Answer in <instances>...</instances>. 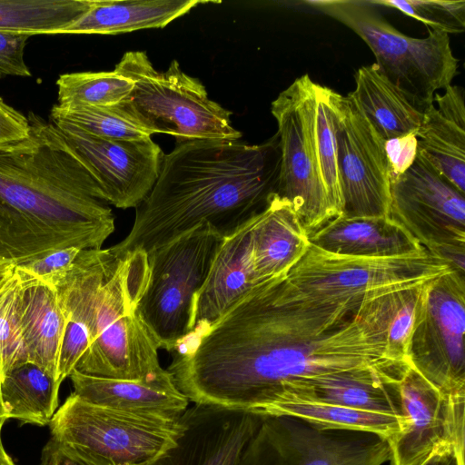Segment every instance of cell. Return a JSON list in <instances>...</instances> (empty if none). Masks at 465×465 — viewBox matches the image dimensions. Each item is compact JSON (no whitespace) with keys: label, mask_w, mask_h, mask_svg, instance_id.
Wrapping results in <instances>:
<instances>
[{"label":"cell","mask_w":465,"mask_h":465,"mask_svg":"<svg viewBox=\"0 0 465 465\" xmlns=\"http://www.w3.org/2000/svg\"><path fill=\"white\" fill-rule=\"evenodd\" d=\"M28 361L20 317V281L15 272L0 288V366L3 376ZM2 380V379H1Z\"/></svg>","instance_id":"cell-33"},{"label":"cell","mask_w":465,"mask_h":465,"mask_svg":"<svg viewBox=\"0 0 465 465\" xmlns=\"http://www.w3.org/2000/svg\"><path fill=\"white\" fill-rule=\"evenodd\" d=\"M390 175L404 172L417 156V135L411 134L385 141Z\"/></svg>","instance_id":"cell-39"},{"label":"cell","mask_w":465,"mask_h":465,"mask_svg":"<svg viewBox=\"0 0 465 465\" xmlns=\"http://www.w3.org/2000/svg\"><path fill=\"white\" fill-rule=\"evenodd\" d=\"M402 291L339 296L287 272L264 280L183 341L167 371L195 404L256 413L294 381L356 369L402 376L409 365L388 344Z\"/></svg>","instance_id":"cell-1"},{"label":"cell","mask_w":465,"mask_h":465,"mask_svg":"<svg viewBox=\"0 0 465 465\" xmlns=\"http://www.w3.org/2000/svg\"><path fill=\"white\" fill-rule=\"evenodd\" d=\"M418 465H460L454 448L442 449L433 452Z\"/></svg>","instance_id":"cell-42"},{"label":"cell","mask_w":465,"mask_h":465,"mask_svg":"<svg viewBox=\"0 0 465 465\" xmlns=\"http://www.w3.org/2000/svg\"><path fill=\"white\" fill-rule=\"evenodd\" d=\"M263 414L194 404L179 418L174 443L140 465H240Z\"/></svg>","instance_id":"cell-17"},{"label":"cell","mask_w":465,"mask_h":465,"mask_svg":"<svg viewBox=\"0 0 465 465\" xmlns=\"http://www.w3.org/2000/svg\"><path fill=\"white\" fill-rule=\"evenodd\" d=\"M401 378L376 369L330 373L292 381L272 403L286 400L313 401L403 417Z\"/></svg>","instance_id":"cell-18"},{"label":"cell","mask_w":465,"mask_h":465,"mask_svg":"<svg viewBox=\"0 0 465 465\" xmlns=\"http://www.w3.org/2000/svg\"><path fill=\"white\" fill-rule=\"evenodd\" d=\"M210 1L201 0H93V5L63 34L117 35L162 28Z\"/></svg>","instance_id":"cell-25"},{"label":"cell","mask_w":465,"mask_h":465,"mask_svg":"<svg viewBox=\"0 0 465 465\" xmlns=\"http://www.w3.org/2000/svg\"><path fill=\"white\" fill-rule=\"evenodd\" d=\"M277 134L260 144L193 140L164 154L158 178L136 207L130 232L109 248L149 252L203 223L227 237L262 213L275 193Z\"/></svg>","instance_id":"cell-3"},{"label":"cell","mask_w":465,"mask_h":465,"mask_svg":"<svg viewBox=\"0 0 465 465\" xmlns=\"http://www.w3.org/2000/svg\"><path fill=\"white\" fill-rule=\"evenodd\" d=\"M331 90L315 83V141L322 180L331 208L336 217L342 213L343 205L336 163V140L330 101Z\"/></svg>","instance_id":"cell-32"},{"label":"cell","mask_w":465,"mask_h":465,"mask_svg":"<svg viewBox=\"0 0 465 465\" xmlns=\"http://www.w3.org/2000/svg\"><path fill=\"white\" fill-rule=\"evenodd\" d=\"M359 35L373 53L379 72L419 110L457 74L448 34L429 30L425 38L406 35L392 26L369 1H309Z\"/></svg>","instance_id":"cell-6"},{"label":"cell","mask_w":465,"mask_h":465,"mask_svg":"<svg viewBox=\"0 0 465 465\" xmlns=\"http://www.w3.org/2000/svg\"><path fill=\"white\" fill-rule=\"evenodd\" d=\"M0 144V249L16 265L68 247L100 249L114 217L99 185L51 122Z\"/></svg>","instance_id":"cell-2"},{"label":"cell","mask_w":465,"mask_h":465,"mask_svg":"<svg viewBox=\"0 0 465 465\" xmlns=\"http://www.w3.org/2000/svg\"><path fill=\"white\" fill-rule=\"evenodd\" d=\"M400 391L405 422L387 440L391 465H418L447 448L464 463L465 397L443 394L410 366Z\"/></svg>","instance_id":"cell-15"},{"label":"cell","mask_w":465,"mask_h":465,"mask_svg":"<svg viewBox=\"0 0 465 465\" xmlns=\"http://www.w3.org/2000/svg\"><path fill=\"white\" fill-rule=\"evenodd\" d=\"M114 71L134 83L120 102L151 135L168 134L177 143L193 140H239L232 113L208 97L204 85L183 73L176 60L165 72L157 71L143 51L126 52Z\"/></svg>","instance_id":"cell-5"},{"label":"cell","mask_w":465,"mask_h":465,"mask_svg":"<svg viewBox=\"0 0 465 465\" xmlns=\"http://www.w3.org/2000/svg\"><path fill=\"white\" fill-rule=\"evenodd\" d=\"M89 341V331L84 324L66 320L57 359V381L60 384L74 370Z\"/></svg>","instance_id":"cell-36"},{"label":"cell","mask_w":465,"mask_h":465,"mask_svg":"<svg viewBox=\"0 0 465 465\" xmlns=\"http://www.w3.org/2000/svg\"><path fill=\"white\" fill-rule=\"evenodd\" d=\"M256 216L224 238L203 285L195 294L191 331L183 341L205 331L257 284L253 278L251 248L252 229Z\"/></svg>","instance_id":"cell-19"},{"label":"cell","mask_w":465,"mask_h":465,"mask_svg":"<svg viewBox=\"0 0 465 465\" xmlns=\"http://www.w3.org/2000/svg\"><path fill=\"white\" fill-rule=\"evenodd\" d=\"M41 465H108L53 438L43 449Z\"/></svg>","instance_id":"cell-40"},{"label":"cell","mask_w":465,"mask_h":465,"mask_svg":"<svg viewBox=\"0 0 465 465\" xmlns=\"http://www.w3.org/2000/svg\"><path fill=\"white\" fill-rule=\"evenodd\" d=\"M263 415H289L337 430L371 432L386 440L399 433L405 418L313 401L286 400L266 407Z\"/></svg>","instance_id":"cell-28"},{"label":"cell","mask_w":465,"mask_h":465,"mask_svg":"<svg viewBox=\"0 0 465 465\" xmlns=\"http://www.w3.org/2000/svg\"><path fill=\"white\" fill-rule=\"evenodd\" d=\"M92 5L93 0H0V31L63 34Z\"/></svg>","instance_id":"cell-29"},{"label":"cell","mask_w":465,"mask_h":465,"mask_svg":"<svg viewBox=\"0 0 465 465\" xmlns=\"http://www.w3.org/2000/svg\"><path fill=\"white\" fill-rule=\"evenodd\" d=\"M54 124L73 125L87 134L111 140H139L152 135L118 104L106 106L76 105L51 109Z\"/></svg>","instance_id":"cell-30"},{"label":"cell","mask_w":465,"mask_h":465,"mask_svg":"<svg viewBox=\"0 0 465 465\" xmlns=\"http://www.w3.org/2000/svg\"><path fill=\"white\" fill-rule=\"evenodd\" d=\"M69 378L74 395L98 406L170 418H179L188 409L189 400L168 371L150 381L100 378L76 370Z\"/></svg>","instance_id":"cell-22"},{"label":"cell","mask_w":465,"mask_h":465,"mask_svg":"<svg viewBox=\"0 0 465 465\" xmlns=\"http://www.w3.org/2000/svg\"><path fill=\"white\" fill-rule=\"evenodd\" d=\"M309 235L292 205L275 193L255 219L251 234L256 283L286 273L304 255Z\"/></svg>","instance_id":"cell-23"},{"label":"cell","mask_w":465,"mask_h":465,"mask_svg":"<svg viewBox=\"0 0 465 465\" xmlns=\"http://www.w3.org/2000/svg\"><path fill=\"white\" fill-rule=\"evenodd\" d=\"M450 269L452 268L443 259L428 251L397 257L363 258L330 253L310 243L288 272L329 293L350 295L423 282Z\"/></svg>","instance_id":"cell-14"},{"label":"cell","mask_w":465,"mask_h":465,"mask_svg":"<svg viewBox=\"0 0 465 465\" xmlns=\"http://www.w3.org/2000/svg\"><path fill=\"white\" fill-rule=\"evenodd\" d=\"M429 281L411 286L404 291L390 322L389 351L394 359L406 364H408L407 349L414 323L418 298Z\"/></svg>","instance_id":"cell-35"},{"label":"cell","mask_w":465,"mask_h":465,"mask_svg":"<svg viewBox=\"0 0 465 465\" xmlns=\"http://www.w3.org/2000/svg\"><path fill=\"white\" fill-rule=\"evenodd\" d=\"M25 33L0 31V79L6 76H30L24 53L28 39Z\"/></svg>","instance_id":"cell-38"},{"label":"cell","mask_w":465,"mask_h":465,"mask_svg":"<svg viewBox=\"0 0 465 465\" xmlns=\"http://www.w3.org/2000/svg\"><path fill=\"white\" fill-rule=\"evenodd\" d=\"M27 116L7 104L0 97V144L23 138L28 134Z\"/></svg>","instance_id":"cell-41"},{"label":"cell","mask_w":465,"mask_h":465,"mask_svg":"<svg viewBox=\"0 0 465 465\" xmlns=\"http://www.w3.org/2000/svg\"><path fill=\"white\" fill-rule=\"evenodd\" d=\"M179 418L98 406L72 393L49 425L54 440L99 461L140 465L174 443Z\"/></svg>","instance_id":"cell-8"},{"label":"cell","mask_w":465,"mask_h":465,"mask_svg":"<svg viewBox=\"0 0 465 465\" xmlns=\"http://www.w3.org/2000/svg\"><path fill=\"white\" fill-rule=\"evenodd\" d=\"M15 272L20 281V317L28 361L57 381L58 352L66 319L55 288L18 266Z\"/></svg>","instance_id":"cell-24"},{"label":"cell","mask_w":465,"mask_h":465,"mask_svg":"<svg viewBox=\"0 0 465 465\" xmlns=\"http://www.w3.org/2000/svg\"><path fill=\"white\" fill-rule=\"evenodd\" d=\"M369 3L395 8L420 21L431 30L448 35L465 30L464 0H370Z\"/></svg>","instance_id":"cell-34"},{"label":"cell","mask_w":465,"mask_h":465,"mask_svg":"<svg viewBox=\"0 0 465 465\" xmlns=\"http://www.w3.org/2000/svg\"><path fill=\"white\" fill-rule=\"evenodd\" d=\"M78 304L89 331V346L77 371L100 378L150 381L167 372L158 346L143 323L139 302L149 279L147 253L116 257L108 249L82 250Z\"/></svg>","instance_id":"cell-4"},{"label":"cell","mask_w":465,"mask_h":465,"mask_svg":"<svg viewBox=\"0 0 465 465\" xmlns=\"http://www.w3.org/2000/svg\"><path fill=\"white\" fill-rule=\"evenodd\" d=\"M54 124L93 175L106 203L121 209L136 208L148 195L164 155L151 137L111 140L70 124Z\"/></svg>","instance_id":"cell-16"},{"label":"cell","mask_w":465,"mask_h":465,"mask_svg":"<svg viewBox=\"0 0 465 465\" xmlns=\"http://www.w3.org/2000/svg\"><path fill=\"white\" fill-rule=\"evenodd\" d=\"M336 163L347 217H389L390 163L385 141L353 98L331 90Z\"/></svg>","instance_id":"cell-13"},{"label":"cell","mask_w":465,"mask_h":465,"mask_svg":"<svg viewBox=\"0 0 465 465\" xmlns=\"http://www.w3.org/2000/svg\"><path fill=\"white\" fill-rule=\"evenodd\" d=\"M465 273L450 269L418 298L407 362L451 398L465 397Z\"/></svg>","instance_id":"cell-10"},{"label":"cell","mask_w":465,"mask_h":465,"mask_svg":"<svg viewBox=\"0 0 465 465\" xmlns=\"http://www.w3.org/2000/svg\"><path fill=\"white\" fill-rule=\"evenodd\" d=\"M225 237L207 223L147 252L140 316L159 349L173 352L191 331L193 300Z\"/></svg>","instance_id":"cell-7"},{"label":"cell","mask_w":465,"mask_h":465,"mask_svg":"<svg viewBox=\"0 0 465 465\" xmlns=\"http://www.w3.org/2000/svg\"><path fill=\"white\" fill-rule=\"evenodd\" d=\"M314 85L308 74L272 103L281 153L275 194L287 201L308 235L334 218L322 176L315 141Z\"/></svg>","instance_id":"cell-9"},{"label":"cell","mask_w":465,"mask_h":465,"mask_svg":"<svg viewBox=\"0 0 465 465\" xmlns=\"http://www.w3.org/2000/svg\"><path fill=\"white\" fill-rule=\"evenodd\" d=\"M464 195L417 153L408 169L390 175L389 218L428 252L464 272Z\"/></svg>","instance_id":"cell-11"},{"label":"cell","mask_w":465,"mask_h":465,"mask_svg":"<svg viewBox=\"0 0 465 465\" xmlns=\"http://www.w3.org/2000/svg\"><path fill=\"white\" fill-rule=\"evenodd\" d=\"M422 112L417 153L465 193V103L463 89L448 85Z\"/></svg>","instance_id":"cell-20"},{"label":"cell","mask_w":465,"mask_h":465,"mask_svg":"<svg viewBox=\"0 0 465 465\" xmlns=\"http://www.w3.org/2000/svg\"><path fill=\"white\" fill-rule=\"evenodd\" d=\"M313 246L330 253L363 258H388L427 251L389 217L339 215L309 235Z\"/></svg>","instance_id":"cell-21"},{"label":"cell","mask_w":465,"mask_h":465,"mask_svg":"<svg viewBox=\"0 0 465 465\" xmlns=\"http://www.w3.org/2000/svg\"><path fill=\"white\" fill-rule=\"evenodd\" d=\"M7 420L5 411L2 401L1 390H0V427H3L5 421Z\"/></svg>","instance_id":"cell-45"},{"label":"cell","mask_w":465,"mask_h":465,"mask_svg":"<svg viewBox=\"0 0 465 465\" xmlns=\"http://www.w3.org/2000/svg\"><path fill=\"white\" fill-rule=\"evenodd\" d=\"M355 84L349 94L384 141L417 134L422 112L379 72L375 64L358 69Z\"/></svg>","instance_id":"cell-26"},{"label":"cell","mask_w":465,"mask_h":465,"mask_svg":"<svg viewBox=\"0 0 465 465\" xmlns=\"http://www.w3.org/2000/svg\"><path fill=\"white\" fill-rule=\"evenodd\" d=\"M56 85L59 106H106L126 99L134 83L114 70L64 74Z\"/></svg>","instance_id":"cell-31"},{"label":"cell","mask_w":465,"mask_h":465,"mask_svg":"<svg viewBox=\"0 0 465 465\" xmlns=\"http://www.w3.org/2000/svg\"><path fill=\"white\" fill-rule=\"evenodd\" d=\"M390 456L381 435L268 414L244 448L240 465H382Z\"/></svg>","instance_id":"cell-12"},{"label":"cell","mask_w":465,"mask_h":465,"mask_svg":"<svg viewBox=\"0 0 465 465\" xmlns=\"http://www.w3.org/2000/svg\"><path fill=\"white\" fill-rule=\"evenodd\" d=\"M2 379V374H1V366H0V381Z\"/></svg>","instance_id":"cell-46"},{"label":"cell","mask_w":465,"mask_h":465,"mask_svg":"<svg viewBox=\"0 0 465 465\" xmlns=\"http://www.w3.org/2000/svg\"><path fill=\"white\" fill-rule=\"evenodd\" d=\"M2 427H0V465H15L11 457L5 451L2 437H1Z\"/></svg>","instance_id":"cell-44"},{"label":"cell","mask_w":465,"mask_h":465,"mask_svg":"<svg viewBox=\"0 0 465 465\" xmlns=\"http://www.w3.org/2000/svg\"><path fill=\"white\" fill-rule=\"evenodd\" d=\"M15 266L16 265L13 262L0 260V288L12 275Z\"/></svg>","instance_id":"cell-43"},{"label":"cell","mask_w":465,"mask_h":465,"mask_svg":"<svg viewBox=\"0 0 465 465\" xmlns=\"http://www.w3.org/2000/svg\"><path fill=\"white\" fill-rule=\"evenodd\" d=\"M60 385L31 361L15 366L0 381L7 419L39 426L49 424L58 407Z\"/></svg>","instance_id":"cell-27"},{"label":"cell","mask_w":465,"mask_h":465,"mask_svg":"<svg viewBox=\"0 0 465 465\" xmlns=\"http://www.w3.org/2000/svg\"><path fill=\"white\" fill-rule=\"evenodd\" d=\"M80 251L81 249L76 247L60 249L16 266L54 286L65 276Z\"/></svg>","instance_id":"cell-37"}]
</instances>
